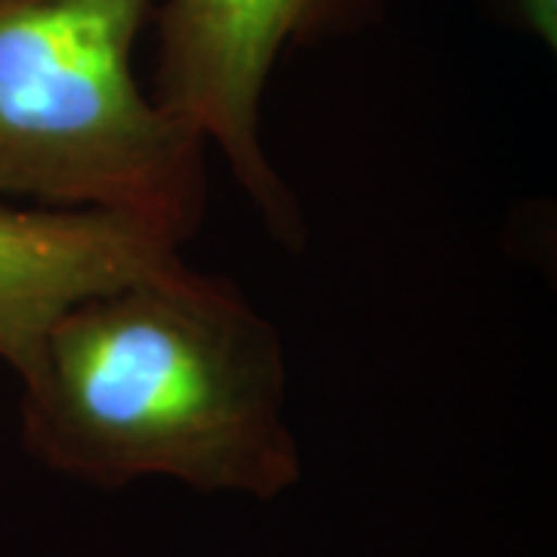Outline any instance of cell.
<instances>
[{"label":"cell","instance_id":"1","mask_svg":"<svg viewBox=\"0 0 557 557\" xmlns=\"http://www.w3.org/2000/svg\"><path fill=\"white\" fill-rule=\"evenodd\" d=\"M20 381L28 453L84 483L270 502L300 480L278 329L186 260L65 307Z\"/></svg>","mask_w":557,"mask_h":557},{"label":"cell","instance_id":"2","mask_svg":"<svg viewBox=\"0 0 557 557\" xmlns=\"http://www.w3.org/2000/svg\"><path fill=\"white\" fill-rule=\"evenodd\" d=\"M152 0H0V196L193 239L208 143L134 72Z\"/></svg>","mask_w":557,"mask_h":557},{"label":"cell","instance_id":"3","mask_svg":"<svg viewBox=\"0 0 557 557\" xmlns=\"http://www.w3.org/2000/svg\"><path fill=\"white\" fill-rule=\"evenodd\" d=\"M384 0H164L152 100L218 149L267 233L298 251L304 211L270 159L260 112L285 47L347 38L379 22Z\"/></svg>","mask_w":557,"mask_h":557},{"label":"cell","instance_id":"4","mask_svg":"<svg viewBox=\"0 0 557 557\" xmlns=\"http://www.w3.org/2000/svg\"><path fill=\"white\" fill-rule=\"evenodd\" d=\"M180 260L139 220L0 201V359L20 375L65 307Z\"/></svg>","mask_w":557,"mask_h":557}]
</instances>
